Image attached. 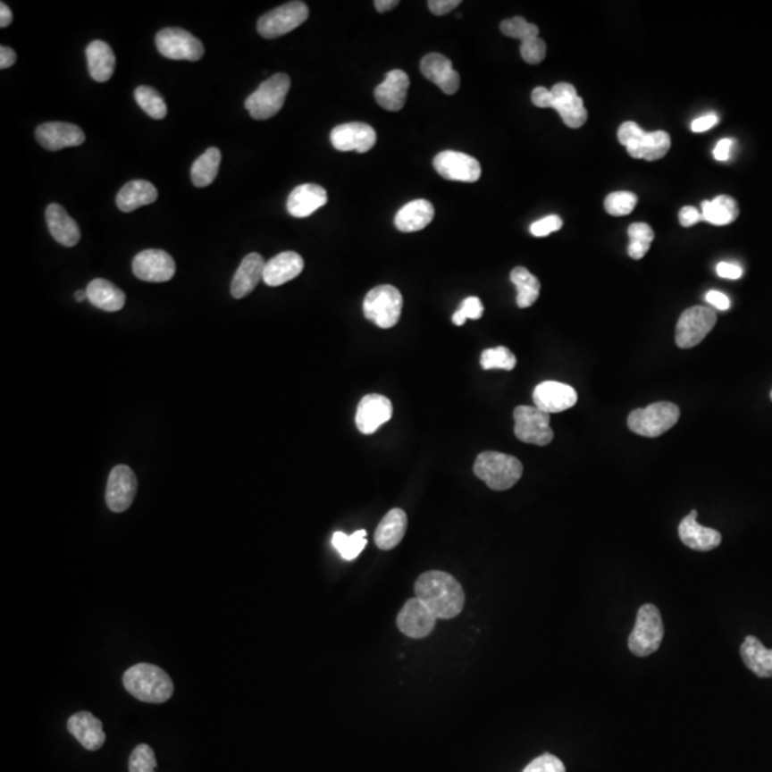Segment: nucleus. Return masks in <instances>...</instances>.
I'll return each instance as SVG.
<instances>
[{"label": "nucleus", "mask_w": 772, "mask_h": 772, "mask_svg": "<svg viewBox=\"0 0 772 772\" xmlns=\"http://www.w3.org/2000/svg\"><path fill=\"white\" fill-rule=\"evenodd\" d=\"M415 593L438 619L455 618L464 609V590L448 572H424L415 583Z\"/></svg>", "instance_id": "obj_1"}, {"label": "nucleus", "mask_w": 772, "mask_h": 772, "mask_svg": "<svg viewBox=\"0 0 772 772\" xmlns=\"http://www.w3.org/2000/svg\"><path fill=\"white\" fill-rule=\"evenodd\" d=\"M123 685L136 700L150 704H162L173 695L171 676L152 664L133 665L123 674Z\"/></svg>", "instance_id": "obj_2"}, {"label": "nucleus", "mask_w": 772, "mask_h": 772, "mask_svg": "<svg viewBox=\"0 0 772 772\" xmlns=\"http://www.w3.org/2000/svg\"><path fill=\"white\" fill-rule=\"evenodd\" d=\"M524 466L512 455L486 450L479 454L474 465V474L493 491H507L521 479Z\"/></svg>", "instance_id": "obj_3"}, {"label": "nucleus", "mask_w": 772, "mask_h": 772, "mask_svg": "<svg viewBox=\"0 0 772 772\" xmlns=\"http://www.w3.org/2000/svg\"><path fill=\"white\" fill-rule=\"evenodd\" d=\"M290 89V76L286 73H276L266 79L252 95L247 97L245 107L252 118L256 121H266L282 109Z\"/></svg>", "instance_id": "obj_4"}, {"label": "nucleus", "mask_w": 772, "mask_h": 772, "mask_svg": "<svg viewBox=\"0 0 772 772\" xmlns=\"http://www.w3.org/2000/svg\"><path fill=\"white\" fill-rule=\"evenodd\" d=\"M664 624L658 608L645 604L636 614L635 625L628 638V647L636 657H648L661 647Z\"/></svg>", "instance_id": "obj_5"}, {"label": "nucleus", "mask_w": 772, "mask_h": 772, "mask_svg": "<svg viewBox=\"0 0 772 772\" xmlns=\"http://www.w3.org/2000/svg\"><path fill=\"white\" fill-rule=\"evenodd\" d=\"M404 298L392 285H379L369 290L364 300L365 318L382 329L393 328L399 322Z\"/></svg>", "instance_id": "obj_6"}, {"label": "nucleus", "mask_w": 772, "mask_h": 772, "mask_svg": "<svg viewBox=\"0 0 772 772\" xmlns=\"http://www.w3.org/2000/svg\"><path fill=\"white\" fill-rule=\"evenodd\" d=\"M679 415L681 412L676 404L657 402L631 412L628 416V426L636 435L657 438L676 425Z\"/></svg>", "instance_id": "obj_7"}, {"label": "nucleus", "mask_w": 772, "mask_h": 772, "mask_svg": "<svg viewBox=\"0 0 772 772\" xmlns=\"http://www.w3.org/2000/svg\"><path fill=\"white\" fill-rule=\"evenodd\" d=\"M309 9L304 2H290L264 13L257 21V32L264 39H276L306 21Z\"/></svg>", "instance_id": "obj_8"}, {"label": "nucleus", "mask_w": 772, "mask_h": 772, "mask_svg": "<svg viewBox=\"0 0 772 772\" xmlns=\"http://www.w3.org/2000/svg\"><path fill=\"white\" fill-rule=\"evenodd\" d=\"M514 419L515 436L522 442L545 447L554 440V431L550 426V415L547 412L521 405L515 407Z\"/></svg>", "instance_id": "obj_9"}, {"label": "nucleus", "mask_w": 772, "mask_h": 772, "mask_svg": "<svg viewBox=\"0 0 772 772\" xmlns=\"http://www.w3.org/2000/svg\"><path fill=\"white\" fill-rule=\"evenodd\" d=\"M717 323V314L708 306H692L679 316L676 342L683 349L697 347Z\"/></svg>", "instance_id": "obj_10"}, {"label": "nucleus", "mask_w": 772, "mask_h": 772, "mask_svg": "<svg viewBox=\"0 0 772 772\" xmlns=\"http://www.w3.org/2000/svg\"><path fill=\"white\" fill-rule=\"evenodd\" d=\"M156 47L162 56L172 61L197 62L205 55L202 42L180 28L162 29L156 35Z\"/></svg>", "instance_id": "obj_11"}, {"label": "nucleus", "mask_w": 772, "mask_h": 772, "mask_svg": "<svg viewBox=\"0 0 772 772\" xmlns=\"http://www.w3.org/2000/svg\"><path fill=\"white\" fill-rule=\"evenodd\" d=\"M132 271L136 278L145 282H168L175 276L173 257L161 249H147L136 255Z\"/></svg>", "instance_id": "obj_12"}, {"label": "nucleus", "mask_w": 772, "mask_h": 772, "mask_svg": "<svg viewBox=\"0 0 772 772\" xmlns=\"http://www.w3.org/2000/svg\"><path fill=\"white\" fill-rule=\"evenodd\" d=\"M436 617L428 605L424 604L419 598H411L405 602L404 608L398 614L397 625L400 633L412 640H422L431 635L435 628Z\"/></svg>", "instance_id": "obj_13"}, {"label": "nucleus", "mask_w": 772, "mask_h": 772, "mask_svg": "<svg viewBox=\"0 0 772 772\" xmlns=\"http://www.w3.org/2000/svg\"><path fill=\"white\" fill-rule=\"evenodd\" d=\"M433 168L448 180L474 183L479 180L482 169L475 157L455 150H443L433 159Z\"/></svg>", "instance_id": "obj_14"}, {"label": "nucleus", "mask_w": 772, "mask_h": 772, "mask_svg": "<svg viewBox=\"0 0 772 772\" xmlns=\"http://www.w3.org/2000/svg\"><path fill=\"white\" fill-rule=\"evenodd\" d=\"M138 491L135 472L128 465H118L112 469L107 479L106 505L112 512L121 514L128 511Z\"/></svg>", "instance_id": "obj_15"}, {"label": "nucleus", "mask_w": 772, "mask_h": 772, "mask_svg": "<svg viewBox=\"0 0 772 772\" xmlns=\"http://www.w3.org/2000/svg\"><path fill=\"white\" fill-rule=\"evenodd\" d=\"M550 93H552V109L559 113L565 125L572 129L585 125L588 112L583 97L576 92L575 86L566 82L557 83L552 86Z\"/></svg>", "instance_id": "obj_16"}, {"label": "nucleus", "mask_w": 772, "mask_h": 772, "mask_svg": "<svg viewBox=\"0 0 772 772\" xmlns=\"http://www.w3.org/2000/svg\"><path fill=\"white\" fill-rule=\"evenodd\" d=\"M331 142L333 147L340 152H359L366 154L372 147H375L376 132L368 123L362 122H350L343 125L336 126L331 132Z\"/></svg>", "instance_id": "obj_17"}, {"label": "nucleus", "mask_w": 772, "mask_h": 772, "mask_svg": "<svg viewBox=\"0 0 772 772\" xmlns=\"http://www.w3.org/2000/svg\"><path fill=\"white\" fill-rule=\"evenodd\" d=\"M392 402L383 395L371 393L362 398L357 405V418H355L359 432L364 435L376 432L379 426H382L392 418Z\"/></svg>", "instance_id": "obj_18"}, {"label": "nucleus", "mask_w": 772, "mask_h": 772, "mask_svg": "<svg viewBox=\"0 0 772 772\" xmlns=\"http://www.w3.org/2000/svg\"><path fill=\"white\" fill-rule=\"evenodd\" d=\"M533 404L547 414H558L574 407L578 400L576 390L566 383L545 381L533 390Z\"/></svg>", "instance_id": "obj_19"}, {"label": "nucleus", "mask_w": 772, "mask_h": 772, "mask_svg": "<svg viewBox=\"0 0 772 772\" xmlns=\"http://www.w3.org/2000/svg\"><path fill=\"white\" fill-rule=\"evenodd\" d=\"M36 139L40 147L47 150H61L64 147H80L86 136L82 129L73 123L47 122L36 129Z\"/></svg>", "instance_id": "obj_20"}, {"label": "nucleus", "mask_w": 772, "mask_h": 772, "mask_svg": "<svg viewBox=\"0 0 772 772\" xmlns=\"http://www.w3.org/2000/svg\"><path fill=\"white\" fill-rule=\"evenodd\" d=\"M421 71L447 95L457 93L461 85V76L455 71L452 62L443 55L429 54L422 57Z\"/></svg>", "instance_id": "obj_21"}, {"label": "nucleus", "mask_w": 772, "mask_h": 772, "mask_svg": "<svg viewBox=\"0 0 772 772\" xmlns=\"http://www.w3.org/2000/svg\"><path fill=\"white\" fill-rule=\"evenodd\" d=\"M697 518L698 512L693 509L681 521L678 526L679 540L691 550H701V552L719 547V543L722 542L721 533L715 529L700 525Z\"/></svg>", "instance_id": "obj_22"}, {"label": "nucleus", "mask_w": 772, "mask_h": 772, "mask_svg": "<svg viewBox=\"0 0 772 772\" xmlns=\"http://www.w3.org/2000/svg\"><path fill=\"white\" fill-rule=\"evenodd\" d=\"M407 89H409V78L407 73L400 69H395L386 73L385 80L376 86V102L386 111H400L407 102Z\"/></svg>", "instance_id": "obj_23"}, {"label": "nucleus", "mask_w": 772, "mask_h": 772, "mask_svg": "<svg viewBox=\"0 0 772 772\" xmlns=\"http://www.w3.org/2000/svg\"><path fill=\"white\" fill-rule=\"evenodd\" d=\"M326 204H328V193L322 186L305 183L297 186L290 192L286 207L295 218H306Z\"/></svg>", "instance_id": "obj_24"}, {"label": "nucleus", "mask_w": 772, "mask_h": 772, "mask_svg": "<svg viewBox=\"0 0 772 772\" xmlns=\"http://www.w3.org/2000/svg\"><path fill=\"white\" fill-rule=\"evenodd\" d=\"M304 257L297 252L288 250L272 257L266 262L264 271V282L268 286H281L297 278L304 271Z\"/></svg>", "instance_id": "obj_25"}, {"label": "nucleus", "mask_w": 772, "mask_h": 772, "mask_svg": "<svg viewBox=\"0 0 772 772\" xmlns=\"http://www.w3.org/2000/svg\"><path fill=\"white\" fill-rule=\"evenodd\" d=\"M68 729L86 750H100L106 741L102 722L88 711L71 715L68 721Z\"/></svg>", "instance_id": "obj_26"}, {"label": "nucleus", "mask_w": 772, "mask_h": 772, "mask_svg": "<svg viewBox=\"0 0 772 772\" xmlns=\"http://www.w3.org/2000/svg\"><path fill=\"white\" fill-rule=\"evenodd\" d=\"M266 262L259 254H249L243 257L242 264L236 271L231 285V293L236 299H242L264 281V271Z\"/></svg>", "instance_id": "obj_27"}, {"label": "nucleus", "mask_w": 772, "mask_h": 772, "mask_svg": "<svg viewBox=\"0 0 772 772\" xmlns=\"http://www.w3.org/2000/svg\"><path fill=\"white\" fill-rule=\"evenodd\" d=\"M46 223L50 235L63 247H75L80 240V228L61 205L50 204L46 207Z\"/></svg>", "instance_id": "obj_28"}, {"label": "nucleus", "mask_w": 772, "mask_h": 772, "mask_svg": "<svg viewBox=\"0 0 772 772\" xmlns=\"http://www.w3.org/2000/svg\"><path fill=\"white\" fill-rule=\"evenodd\" d=\"M433 214H435V209L429 200H412L404 207H400L399 212L395 216V226L400 232H418L432 222Z\"/></svg>", "instance_id": "obj_29"}, {"label": "nucleus", "mask_w": 772, "mask_h": 772, "mask_svg": "<svg viewBox=\"0 0 772 772\" xmlns=\"http://www.w3.org/2000/svg\"><path fill=\"white\" fill-rule=\"evenodd\" d=\"M407 528V516L399 508H393L379 522L375 531V543L379 550H390L397 548L404 540Z\"/></svg>", "instance_id": "obj_30"}, {"label": "nucleus", "mask_w": 772, "mask_h": 772, "mask_svg": "<svg viewBox=\"0 0 772 772\" xmlns=\"http://www.w3.org/2000/svg\"><path fill=\"white\" fill-rule=\"evenodd\" d=\"M629 156L645 161H658L668 154L671 138L664 130L643 132L638 139L626 145Z\"/></svg>", "instance_id": "obj_31"}, {"label": "nucleus", "mask_w": 772, "mask_h": 772, "mask_svg": "<svg viewBox=\"0 0 772 772\" xmlns=\"http://www.w3.org/2000/svg\"><path fill=\"white\" fill-rule=\"evenodd\" d=\"M157 199V189L147 180H130L126 183L118 195H116V205L125 214L136 211L145 205L154 204Z\"/></svg>", "instance_id": "obj_32"}, {"label": "nucleus", "mask_w": 772, "mask_h": 772, "mask_svg": "<svg viewBox=\"0 0 772 772\" xmlns=\"http://www.w3.org/2000/svg\"><path fill=\"white\" fill-rule=\"evenodd\" d=\"M86 59L90 76L96 82H107L112 78L116 66V57L112 49L104 40H93L86 47Z\"/></svg>", "instance_id": "obj_33"}, {"label": "nucleus", "mask_w": 772, "mask_h": 772, "mask_svg": "<svg viewBox=\"0 0 772 772\" xmlns=\"http://www.w3.org/2000/svg\"><path fill=\"white\" fill-rule=\"evenodd\" d=\"M86 293L90 304L102 311L118 312L125 306L126 295L123 290L106 279H93L86 288Z\"/></svg>", "instance_id": "obj_34"}, {"label": "nucleus", "mask_w": 772, "mask_h": 772, "mask_svg": "<svg viewBox=\"0 0 772 772\" xmlns=\"http://www.w3.org/2000/svg\"><path fill=\"white\" fill-rule=\"evenodd\" d=\"M741 658L747 668L759 678H772V650L765 648L761 641L748 635L741 645Z\"/></svg>", "instance_id": "obj_35"}, {"label": "nucleus", "mask_w": 772, "mask_h": 772, "mask_svg": "<svg viewBox=\"0 0 772 772\" xmlns=\"http://www.w3.org/2000/svg\"><path fill=\"white\" fill-rule=\"evenodd\" d=\"M701 214L702 221H707L711 225L726 226L738 218L740 207L734 197L719 195L715 199L702 202Z\"/></svg>", "instance_id": "obj_36"}, {"label": "nucleus", "mask_w": 772, "mask_h": 772, "mask_svg": "<svg viewBox=\"0 0 772 772\" xmlns=\"http://www.w3.org/2000/svg\"><path fill=\"white\" fill-rule=\"evenodd\" d=\"M221 150L218 147H209L204 155H200L193 162L190 178L197 188H206L214 182L221 166Z\"/></svg>", "instance_id": "obj_37"}, {"label": "nucleus", "mask_w": 772, "mask_h": 772, "mask_svg": "<svg viewBox=\"0 0 772 772\" xmlns=\"http://www.w3.org/2000/svg\"><path fill=\"white\" fill-rule=\"evenodd\" d=\"M511 281L516 286V305L521 309L533 306L540 298L541 283L536 276H533L528 269L524 266H516L512 269Z\"/></svg>", "instance_id": "obj_38"}, {"label": "nucleus", "mask_w": 772, "mask_h": 772, "mask_svg": "<svg viewBox=\"0 0 772 772\" xmlns=\"http://www.w3.org/2000/svg\"><path fill=\"white\" fill-rule=\"evenodd\" d=\"M366 531L359 529L352 535L335 533L332 536V545L345 561H354L366 547Z\"/></svg>", "instance_id": "obj_39"}, {"label": "nucleus", "mask_w": 772, "mask_h": 772, "mask_svg": "<svg viewBox=\"0 0 772 772\" xmlns=\"http://www.w3.org/2000/svg\"><path fill=\"white\" fill-rule=\"evenodd\" d=\"M135 99L140 109H143L145 113L149 114L150 118L156 119V121L166 118V114H168L166 102H164L161 93L154 88L139 86L135 90Z\"/></svg>", "instance_id": "obj_40"}, {"label": "nucleus", "mask_w": 772, "mask_h": 772, "mask_svg": "<svg viewBox=\"0 0 772 772\" xmlns=\"http://www.w3.org/2000/svg\"><path fill=\"white\" fill-rule=\"evenodd\" d=\"M628 236V255L635 261H640L650 250V243L654 240V231L647 223L636 222L629 226Z\"/></svg>", "instance_id": "obj_41"}, {"label": "nucleus", "mask_w": 772, "mask_h": 772, "mask_svg": "<svg viewBox=\"0 0 772 772\" xmlns=\"http://www.w3.org/2000/svg\"><path fill=\"white\" fill-rule=\"evenodd\" d=\"M481 366L485 371H491V369L512 371L516 366V357L508 348H491V349L483 350L482 355H481Z\"/></svg>", "instance_id": "obj_42"}, {"label": "nucleus", "mask_w": 772, "mask_h": 772, "mask_svg": "<svg viewBox=\"0 0 772 772\" xmlns=\"http://www.w3.org/2000/svg\"><path fill=\"white\" fill-rule=\"evenodd\" d=\"M500 32L504 33L505 36L514 38V39H521V42L540 38L538 36L540 35L538 26L529 23V21L521 18V16H515V18L507 19V21H502L500 23Z\"/></svg>", "instance_id": "obj_43"}, {"label": "nucleus", "mask_w": 772, "mask_h": 772, "mask_svg": "<svg viewBox=\"0 0 772 772\" xmlns=\"http://www.w3.org/2000/svg\"><path fill=\"white\" fill-rule=\"evenodd\" d=\"M636 202L638 197L635 193L621 190V192L609 193L605 199L604 206L608 214L612 216H625L635 209Z\"/></svg>", "instance_id": "obj_44"}, {"label": "nucleus", "mask_w": 772, "mask_h": 772, "mask_svg": "<svg viewBox=\"0 0 772 772\" xmlns=\"http://www.w3.org/2000/svg\"><path fill=\"white\" fill-rule=\"evenodd\" d=\"M156 757L147 743H140L129 757V772H155Z\"/></svg>", "instance_id": "obj_45"}, {"label": "nucleus", "mask_w": 772, "mask_h": 772, "mask_svg": "<svg viewBox=\"0 0 772 772\" xmlns=\"http://www.w3.org/2000/svg\"><path fill=\"white\" fill-rule=\"evenodd\" d=\"M483 314V305L476 297H469L462 302L461 307L452 315V322L455 325H464L466 319H479Z\"/></svg>", "instance_id": "obj_46"}, {"label": "nucleus", "mask_w": 772, "mask_h": 772, "mask_svg": "<svg viewBox=\"0 0 772 772\" xmlns=\"http://www.w3.org/2000/svg\"><path fill=\"white\" fill-rule=\"evenodd\" d=\"M521 56L526 63L538 64L547 56V45L541 38L521 43Z\"/></svg>", "instance_id": "obj_47"}, {"label": "nucleus", "mask_w": 772, "mask_h": 772, "mask_svg": "<svg viewBox=\"0 0 772 772\" xmlns=\"http://www.w3.org/2000/svg\"><path fill=\"white\" fill-rule=\"evenodd\" d=\"M522 772H565V765L555 755L543 754L526 765Z\"/></svg>", "instance_id": "obj_48"}, {"label": "nucleus", "mask_w": 772, "mask_h": 772, "mask_svg": "<svg viewBox=\"0 0 772 772\" xmlns=\"http://www.w3.org/2000/svg\"><path fill=\"white\" fill-rule=\"evenodd\" d=\"M562 219L558 216V214H550L547 218L540 219V221L533 222L529 231L533 233L536 238H543V236L550 235L552 232H557L559 229L562 228Z\"/></svg>", "instance_id": "obj_49"}, {"label": "nucleus", "mask_w": 772, "mask_h": 772, "mask_svg": "<svg viewBox=\"0 0 772 772\" xmlns=\"http://www.w3.org/2000/svg\"><path fill=\"white\" fill-rule=\"evenodd\" d=\"M643 132H645V130L636 125L635 122H625V123H622L618 129L619 143L624 145V147H626L629 143L638 139Z\"/></svg>", "instance_id": "obj_50"}, {"label": "nucleus", "mask_w": 772, "mask_h": 772, "mask_svg": "<svg viewBox=\"0 0 772 772\" xmlns=\"http://www.w3.org/2000/svg\"><path fill=\"white\" fill-rule=\"evenodd\" d=\"M461 4V0H429L428 7L429 11L436 16H443L457 9Z\"/></svg>", "instance_id": "obj_51"}, {"label": "nucleus", "mask_w": 772, "mask_h": 772, "mask_svg": "<svg viewBox=\"0 0 772 772\" xmlns=\"http://www.w3.org/2000/svg\"><path fill=\"white\" fill-rule=\"evenodd\" d=\"M718 122V114L708 113L705 114V116H701V118L695 119V121L691 123V129H692L693 133L707 132L709 129L714 128Z\"/></svg>", "instance_id": "obj_52"}, {"label": "nucleus", "mask_w": 772, "mask_h": 772, "mask_svg": "<svg viewBox=\"0 0 772 772\" xmlns=\"http://www.w3.org/2000/svg\"><path fill=\"white\" fill-rule=\"evenodd\" d=\"M679 223L684 226V228H690V226L695 225L698 222L702 221V214L698 211L697 207L693 206H685L679 211L678 214Z\"/></svg>", "instance_id": "obj_53"}, {"label": "nucleus", "mask_w": 772, "mask_h": 772, "mask_svg": "<svg viewBox=\"0 0 772 772\" xmlns=\"http://www.w3.org/2000/svg\"><path fill=\"white\" fill-rule=\"evenodd\" d=\"M531 99H533V104L536 107H541V109L552 107V93H550V89L542 88V86H538V88L533 90Z\"/></svg>", "instance_id": "obj_54"}, {"label": "nucleus", "mask_w": 772, "mask_h": 772, "mask_svg": "<svg viewBox=\"0 0 772 772\" xmlns=\"http://www.w3.org/2000/svg\"><path fill=\"white\" fill-rule=\"evenodd\" d=\"M717 273L724 279H731L736 281L743 276V271L740 264H731V262H721L717 264Z\"/></svg>", "instance_id": "obj_55"}, {"label": "nucleus", "mask_w": 772, "mask_h": 772, "mask_svg": "<svg viewBox=\"0 0 772 772\" xmlns=\"http://www.w3.org/2000/svg\"><path fill=\"white\" fill-rule=\"evenodd\" d=\"M705 300H707L708 304L712 305L715 309H719V311H728L729 307H731L729 298L726 297V293L718 292V290H709L705 295Z\"/></svg>", "instance_id": "obj_56"}, {"label": "nucleus", "mask_w": 772, "mask_h": 772, "mask_svg": "<svg viewBox=\"0 0 772 772\" xmlns=\"http://www.w3.org/2000/svg\"><path fill=\"white\" fill-rule=\"evenodd\" d=\"M734 147L733 139H722L717 143V147H714V157L717 161L726 162L728 161L729 156H731V149Z\"/></svg>", "instance_id": "obj_57"}, {"label": "nucleus", "mask_w": 772, "mask_h": 772, "mask_svg": "<svg viewBox=\"0 0 772 772\" xmlns=\"http://www.w3.org/2000/svg\"><path fill=\"white\" fill-rule=\"evenodd\" d=\"M18 56H16V52H14L12 47L2 46L0 47V68L7 69L13 66L14 62H16Z\"/></svg>", "instance_id": "obj_58"}, {"label": "nucleus", "mask_w": 772, "mask_h": 772, "mask_svg": "<svg viewBox=\"0 0 772 772\" xmlns=\"http://www.w3.org/2000/svg\"><path fill=\"white\" fill-rule=\"evenodd\" d=\"M13 21V13L6 4H0V28H7Z\"/></svg>", "instance_id": "obj_59"}, {"label": "nucleus", "mask_w": 772, "mask_h": 772, "mask_svg": "<svg viewBox=\"0 0 772 772\" xmlns=\"http://www.w3.org/2000/svg\"><path fill=\"white\" fill-rule=\"evenodd\" d=\"M375 4L376 11L385 13V12L395 9L399 4V2L398 0H375V4Z\"/></svg>", "instance_id": "obj_60"}, {"label": "nucleus", "mask_w": 772, "mask_h": 772, "mask_svg": "<svg viewBox=\"0 0 772 772\" xmlns=\"http://www.w3.org/2000/svg\"><path fill=\"white\" fill-rule=\"evenodd\" d=\"M75 298L78 302H83V300L88 299V293H86V290H78L75 293Z\"/></svg>", "instance_id": "obj_61"}, {"label": "nucleus", "mask_w": 772, "mask_h": 772, "mask_svg": "<svg viewBox=\"0 0 772 772\" xmlns=\"http://www.w3.org/2000/svg\"><path fill=\"white\" fill-rule=\"evenodd\" d=\"M771 399H772V392H771Z\"/></svg>", "instance_id": "obj_62"}]
</instances>
